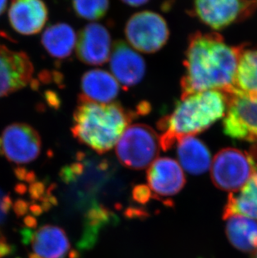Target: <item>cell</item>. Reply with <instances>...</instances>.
I'll return each mask as SVG.
<instances>
[{"instance_id": "cell-30", "label": "cell", "mask_w": 257, "mask_h": 258, "mask_svg": "<svg viewBox=\"0 0 257 258\" xmlns=\"http://www.w3.org/2000/svg\"><path fill=\"white\" fill-rule=\"evenodd\" d=\"M14 172H15V176H16L18 180H25L28 171H27V169L25 168V167L19 166V167H16V168L14 170Z\"/></svg>"}, {"instance_id": "cell-5", "label": "cell", "mask_w": 257, "mask_h": 258, "mask_svg": "<svg viewBox=\"0 0 257 258\" xmlns=\"http://www.w3.org/2000/svg\"><path fill=\"white\" fill-rule=\"evenodd\" d=\"M257 171V161L250 154L238 149L219 151L211 162V175L216 187L236 192Z\"/></svg>"}, {"instance_id": "cell-40", "label": "cell", "mask_w": 257, "mask_h": 258, "mask_svg": "<svg viewBox=\"0 0 257 258\" xmlns=\"http://www.w3.org/2000/svg\"><path fill=\"white\" fill-rule=\"evenodd\" d=\"M4 155V149H3L2 138H0V156Z\"/></svg>"}, {"instance_id": "cell-34", "label": "cell", "mask_w": 257, "mask_h": 258, "mask_svg": "<svg viewBox=\"0 0 257 258\" xmlns=\"http://www.w3.org/2000/svg\"><path fill=\"white\" fill-rule=\"evenodd\" d=\"M29 211L32 212V214L34 215V216H40L42 214V212H43V209H42V207L39 206V205L37 204H32L30 207H29Z\"/></svg>"}, {"instance_id": "cell-17", "label": "cell", "mask_w": 257, "mask_h": 258, "mask_svg": "<svg viewBox=\"0 0 257 258\" xmlns=\"http://www.w3.org/2000/svg\"><path fill=\"white\" fill-rule=\"evenodd\" d=\"M177 156L180 166L191 175H202L211 168V152L196 137H186L177 142Z\"/></svg>"}, {"instance_id": "cell-31", "label": "cell", "mask_w": 257, "mask_h": 258, "mask_svg": "<svg viewBox=\"0 0 257 258\" xmlns=\"http://www.w3.org/2000/svg\"><path fill=\"white\" fill-rule=\"evenodd\" d=\"M120 1L131 7H140L142 5H146L150 0H120Z\"/></svg>"}, {"instance_id": "cell-26", "label": "cell", "mask_w": 257, "mask_h": 258, "mask_svg": "<svg viewBox=\"0 0 257 258\" xmlns=\"http://www.w3.org/2000/svg\"><path fill=\"white\" fill-rule=\"evenodd\" d=\"M15 251V246L8 243L5 237L0 240V258L11 255Z\"/></svg>"}, {"instance_id": "cell-27", "label": "cell", "mask_w": 257, "mask_h": 258, "mask_svg": "<svg viewBox=\"0 0 257 258\" xmlns=\"http://www.w3.org/2000/svg\"><path fill=\"white\" fill-rule=\"evenodd\" d=\"M45 99H46L47 102L49 103V105L53 107H58L59 105V100H58L57 95L52 91H47L45 93Z\"/></svg>"}, {"instance_id": "cell-11", "label": "cell", "mask_w": 257, "mask_h": 258, "mask_svg": "<svg viewBox=\"0 0 257 258\" xmlns=\"http://www.w3.org/2000/svg\"><path fill=\"white\" fill-rule=\"evenodd\" d=\"M111 35L104 25L90 23L78 34L76 54L81 62L89 66H101L111 54Z\"/></svg>"}, {"instance_id": "cell-18", "label": "cell", "mask_w": 257, "mask_h": 258, "mask_svg": "<svg viewBox=\"0 0 257 258\" xmlns=\"http://www.w3.org/2000/svg\"><path fill=\"white\" fill-rule=\"evenodd\" d=\"M78 35L71 25L58 23L44 30L41 43L53 58L65 59L71 56L76 48Z\"/></svg>"}, {"instance_id": "cell-22", "label": "cell", "mask_w": 257, "mask_h": 258, "mask_svg": "<svg viewBox=\"0 0 257 258\" xmlns=\"http://www.w3.org/2000/svg\"><path fill=\"white\" fill-rule=\"evenodd\" d=\"M72 7L79 17L95 21L106 15L109 0H72Z\"/></svg>"}, {"instance_id": "cell-14", "label": "cell", "mask_w": 257, "mask_h": 258, "mask_svg": "<svg viewBox=\"0 0 257 258\" xmlns=\"http://www.w3.org/2000/svg\"><path fill=\"white\" fill-rule=\"evenodd\" d=\"M13 29L25 35L41 31L48 20V9L43 0H13L9 10Z\"/></svg>"}, {"instance_id": "cell-10", "label": "cell", "mask_w": 257, "mask_h": 258, "mask_svg": "<svg viewBox=\"0 0 257 258\" xmlns=\"http://www.w3.org/2000/svg\"><path fill=\"white\" fill-rule=\"evenodd\" d=\"M33 74L34 66L26 53L0 44V97L25 88Z\"/></svg>"}, {"instance_id": "cell-6", "label": "cell", "mask_w": 257, "mask_h": 258, "mask_svg": "<svg viewBox=\"0 0 257 258\" xmlns=\"http://www.w3.org/2000/svg\"><path fill=\"white\" fill-rule=\"evenodd\" d=\"M124 34L128 44L136 51L154 54L167 43L170 29L161 15L146 10L136 13L128 19Z\"/></svg>"}, {"instance_id": "cell-1", "label": "cell", "mask_w": 257, "mask_h": 258, "mask_svg": "<svg viewBox=\"0 0 257 258\" xmlns=\"http://www.w3.org/2000/svg\"><path fill=\"white\" fill-rule=\"evenodd\" d=\"M242 49L226 44L216 33L191 34L184 56L181 97L206 90L232 95Z\"/></svg>"}, {"instance_id": "cell-29", "label": "cell", "mask_w": 257, "mask_h": 258, "mask_svg": "<svg viewBox=\"0 0 257 258\" xmlns=\"http://www.w3.org/2000/svg\"><path fill=\"white\" fill-rule=\"evenodd\" d=\"M12 199L10 196H4L2 199V210L5 215H7L10 212V210L12 207Z\"/></svg>"}, {"instance_id": "cell-16", "label": "cell", "mask_w": 257, "mask_h": 258, "mask_svg": "<svg viewBox=\"0 0 257 258\" xmlns=\"http://www.w3.org/2000/svg\"><path fill=\"white\" fill-rule=\"evenodd\" d=\"M34 253L40 258H66L71 253L67 234L60 227L45 225L34 232L31 241Z\"/></svg>"}, {"instance_id": "cell-19", "label": "cell", "mask_w": 257, "mask_h": 258, "mask_svg": "<svg viewBox=\"0 0 257 258\" xmlns=\"http://www.w3.org/2000/svg\"><path fill=\"white\" fill-rule=\"evenodd\" d=\"M226 233L234 247L244 252L257 250V221L233 215L226 217Z\"/></svg>"}, {"instance_id": "cell-4", "label": "cell", "mask_w": 257, "mask_h": 258, "mask_svg": "<svg viewBox=\"0 0 257 258\" xmlns=\"http://www.w3.org/2000/svg\"><path fill=\"white\" fill-rule=\"evenodd\" d=\"M160 136L144 124L128 125L116 144V156L127 168L142 170L151 166L160 153Z\"/></svg>"}, {"instance_id": "cell-32", "label": "cell", "mask_w": 257, "mask_h": 258, "mask_svg": "<svg viewBox=\"0 0 257 258\" xmlns=\"http://www.w3.org/2000/svg\"><path fill=\"white\" fill-rule=\"evenodd\" d=\"M24 222H25V226L29 228H36L38 222L37 220L35 219V217L30 215H28L25 217L24 219Z\"/></svg>"}, {"instance_id": "cell-7", "label": "cell", "mask_w": 257, "mask_h": 258, "mask_svg": "<svg viewBox=\"0 0 257 258\" xmlns=\"http://www.w3.org/2000/svg\"><path fill=\"white\" fill-rule=\"evenodd\" d=\"M224 133L231 139L257 142V96L235 93L230 95L223 118Z\"/></svg>"}, {"instance_id": "cell-2", "label": "cell", "mask_w": 257, "mask_h": 258, "mask_svg": "<svg viewBox=\"0 0 257 258\" xmlns=\"http://www.w3.org/2000/svg\"><path fill=\"white\" fill-rule=\"evenodd\" d=\"M229 96L220 90H206L181 97L172 112L158 122L161 149L168 151L182 138L196 137L226 115Z\"/></svg>"}, {"instance_id": "cell-33", "label": "cell", "mask_w": 257, "mask_h": 258, "mask_svg": "<svg viewBox=\"0 0 257 258\" xmlns=\"http://www.w3.org/2000/svg\"><path fill=\"white\" fill-rule=\"evenodd\" d=\"M15 192L19 195L23 196L26 194L27 191L29 190V188L24 183H18L15 185Z\"/></svg>"}, {"instance_id": "cell-35", "label": "cell", "mask_w": 257, "mask_h": 258, "mask_svg": "<svg viewBox=\"0 0 257 258\" xmlns=\"http://www.w3.org/2000/svg\"><path fill=\"white\" fill-rule=\"evenodd\" d=\"M39 78L42 82H44V83H49L50 82V80H51V77H50V74L48 71H43L39 75Z\"/></svg>"}, {"instance_id": "cell-24", "label": "cell", "mask_w": 257, "mask_h": 258, "mask_svg": "<svg viewBox=\"0 0 257 258\" xmlns=\"http://www.w3.org/2000/svg\"><path fill=\"white\" fill-rule=\"evenodd\" d=\"M134 198L137 202L141 203H146L150 198L151 192L148 186L146 185H138L134 189L133 191Z\"/></svg>"}, {"instance_id": "cell-15", "label": "cell", "mask_w": 257, "mask_h": 258, "mask_svg": "<svg viewBox=\"0 0 257 258\" xmlns=\"http://www.w3.org/2000/svg\"><path fill=\"white\" fill-rule=\"evenodd\" d=\"M119 82L114 76L101 69H93L83 75L80 99L100 104H109L119 93Z\"/></svg>"}, {"instance_id": "cell-36", "label": "cell", "mask_w": 257, "mask_h": 258, "mask_svg": "<svg viewBox=\"0 0 257 258\" xmlns=\"http://www.w3.org/2000/svg\"><path fill=\"white\" fill-rule=\"evenodd\" d=\"M25 180L26 182L29 183V184L35 182L36 181V175H35V173L34 171H28Z\"/></svg>"}, {"instance_id": "cell-21", "label": "cell", "mask_w": 257, "mask_h": 258, "mask_svg": "<svg viewBox=\"0 0 257 258\" xmlns=\"http://www.w3.org/2000/svg\"><path fill=\"white\" fill-rule=\"evenodd\" d=\"M235 93L257 96V48L241 50L233 94Z\"/></svg>"}, {"instance_id": "cell-39", "label": "cell", "mask_w": 257, "mask_h": 258, "mask_svg": "<svg viewBox=\"0 0 257 258\" xmlns=\"http://www.w3.org/2000/svg\"><path fill=\"white\" fill-rule=\"evenodd\" d=\"M30 84V86H31L32 89L34 90H37L39 89V81H37V80H34V79H32L31 81L29 82Z\"/></svg>"}, {"instance_id": "cell-20", "label": "cell", "mask_w": 257, "mask_h": 258, "mask_svg": "<svg viewBox=\"0 0 257 258\" xmlns=\"http://www.w3.org/2000/svg\"><path fill=\"white\" fill-rule=\"evenodd\" d=\"M240 215L257 221V171L236 192L230 193L223 211V219Z\"/></svg>"}, {"instance_id": "cell-41", "label": "cell", "mask_w": 257, "mask_h": 258, "mask_svg": "<svg viewBox=\"0 0 257 258\" xmlns=\"http://www.w3.org/2000/svg\"><path fill=\"white\" fill-rule=\"evenodd\" d=\"M252 258H257V250H255V251L253 252Z\"/></svg>"}, {"instance_id": "cell-3", "label": "cell", "mask_w": 257, "mask_h": 258, "mask_svg": "<svg viewBox=\"0 0 257 258\" xmlns=\"http://www.w3.org/2000/svg\"><path fill=\"white\" fill-rule=\"evenodd\" d=\"M136 114L117 103L100 104L79 98L71 132L78 142L105 153L119 142Z\"/></svg>"}, {"instance_id": "cell-8", "label": "cell", "mask_w": 257, "mask_h": 258, "mask_svg": "<svg viewBox=\"0 0 257 258\" xmlns=\"http://www.w3.org/2000/svg\"><path fill=\"white\" fill-rule=\"evenodd\" d=\"M257 9L255 0H194V14L203 24L221 30Z\"/></svg>"}, {"instance_id": "cell-37", "label": "cell", "mask_w": 257, "mask_h": 258, "mask_svg": "<svg viewBox=\"0 0 257 258\" xmlns=\"http://www.w3.org/2000/svg\"><path fill=\"white\" fill-rule=\"evenodd\" d=\"M4 198V196H3V193L1 190H0V224L3 223V222H5V216L6 215L4 213L2 210V199Z\"/></svg>"}, {"instance_id": "cell-23", "label": "cell", "mask_w": 257, "mask_h": 258, "mask_svg": "<svg viewBox=\"0 0 257 258\" xmlns=\"http://www.w3.org/2000/svg\"><path fill=\"white\" fill-rule=\"evenodd\" d=\"M44 190H45V186L44 183L40 181L32 183L29 187V197L32 200H41V198L44 196Z\"/></svg>"}, {"instance_id": "cell-12", "label": "cell", "mask_w": 257, "mask_h": 258, "mask_svg": "<svg viewBox=\"0 0 257 258\" xmlns=\"http://www.w3.org/2000/svg\"><path fill=\"white\" fill-rule=\"evenodd\" d=\"M109 60L112 75L126 90L137 86L145 77V59L125 42L118 40L114 43Z\"/></svg>"}, {"instance_id": "cell-9", "label": "cell", "mask_w": 257, "mask_h": 258, "mask_svg": "<svg viewBox=\"0 0 257 258\" xmlns=\"http://www.w3.org/2000/svg\"><path fill=\"white\" fill-rule=\"evenodd\" d=\"M4 155L11 162L27 164L38 158L41 138L36 130L25 123L8 125L2 135Z\"/></svg>"}, {"instance_id": "cell-25", "label": "cell", "mask_w": 257, "mask_h": 258, "mask_svg": "<svg viewBox=\"0 0 257 258\" xmlns=\"http://www.w3.org/2000/svg\"><path fill=\"white\" fill-rule=\"evenodd\" d=\"M14 211L18 217H22L26 215L27 212H29V202L23 199H18L14 204Z\"/></svg>"}, {"instance_id": "cell-28", "label": "cell", "mask_w": 257, "mask_h": 258, "mask_svg": "<svg viewBox=\"0 0 257 258\" xmlns=\"http://www.w3.org/2000/svg\"><path fill=\"white\" fill-rule=\"evenodd\" d=\"M21 236H22V242L25 245H28L29 243H31L32 239L34 236V231L25 228L21 231Z\"/></svg>"}, {"instance_id": "cell-13", "label": "cell", "mask_w": 257, "mask_h": 258, "mask_svg": "<svg viewBox=\"0 0 257 258\" xmlns=\"http://www.w3.org/2000/svg\"><path fill=\"white\" fill-rule=\"evenodd\" d=\"M148 187L160 197H171L180 192L185 184L184 171L177 161L162 157L149 166Z\"/></svg>"}, {"instance_id": "cell-38", "label": "cell", "mask_w": 257, "mask_h": 258, "mask_svg": "<svg viewBox=\"0 0 257 258\" xmlns=\"http://www.w3.org/2000/svg\"><path fill=\"white\" fill-rule=\"evenodd\" d=\"M8 0H0V15L5 12V9L7 7Z\"/></svg>"}]
</instances>
